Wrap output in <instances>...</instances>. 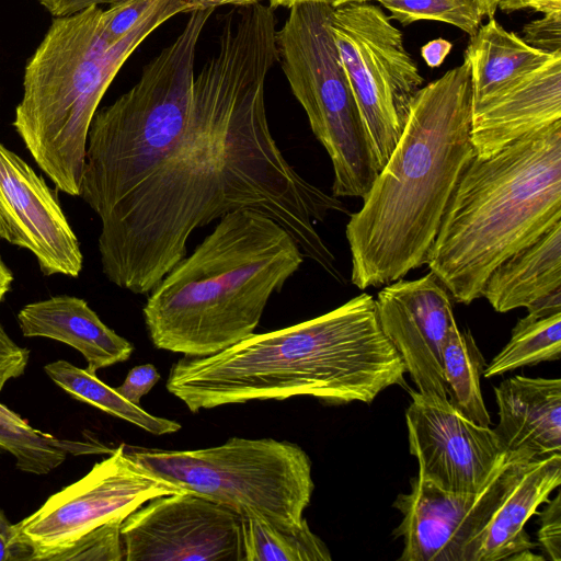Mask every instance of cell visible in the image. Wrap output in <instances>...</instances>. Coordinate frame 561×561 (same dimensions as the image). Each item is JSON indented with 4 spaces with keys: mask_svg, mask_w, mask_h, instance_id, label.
<instances>
[{
    "mask_svg": "<svg viewBox=\"0 0 561 561\" xmlns=\"http://www.w3.org/2000/svg\"><path fill=\"white\" fill-rule=\"evenodd\" d=\"M214 10L190 12L183 30L144 67L137 83L95 112L80 197L100 218L182 137L192 107L198 41Z\"/></svg>",
    "mask_w": 561,
    "mask_h": 561,
    "instance_id": "52a82bcc",
    "label": "cell"
},
{
    "mask_svg": "<svg viewBox=\"0 0 561 561\" xmlns=\"http://www.w3.org/2000/svg\"><path fill=\"white\" fill-rule=\"evenodd\" d=\"M552 54L529 46L516 33L490 18L470 36L463 54V60L470 68L472 111L540 66Z\"/></svg>",
    "mask_w": 561,
    "mask_h": 561,
    "instance_id": "7402d4cb",
    "label": "cell"
},
{
    "mask_svg": "<svg viewBox=\"0 0 561 561\" xmlns=\"http://www.w3.org/2000/svg\"><path fill=\"white\" fill-rule=\"evenodd\" d=\"M499 423L492 430L505 453L540 459L561 454L560 378L514 376L494 387Z\"/></svg>",
    "mask_w": 561,
    "mask_h": 561,
    "instance_id": "ac0fdd59",
    "label": "cell"
},
{
    "mask_svg": "<svg viewBox=\"0 0 561 561\" xmlns=\"http://www.w3.org/2000/svg\"><path fill=\"white\" fill-rule=\"evenodd\" d=\"M199 9L203 8H216L222 4H233L241 7H249L260 3L261 0H192Z\"/></svg>",
    "mask_w": 561,
    "mask_h": 561,
    "instance_id": "f35d334b",
    "label": "cell"
},
{
    "mask_svg": "<svg viewBox=\"0 0 561 561\" xmlns=\"http://www.w3.org/2000/svg\"><path fill=\"white\" fill-rule=\"evenodd\" d=\"M0 238L32 252L46 276L78 277L79 241L45 180L0 142Z\"/></svg>",
    "mask_w": 561,
    "mask_h": 561,
    "instance_id": "9a60e30c",
    "label": "cell"
},
{
    "mask_svg": "<svg viewBox=\"0 0 561 561\" xmlns=\"http://www.w3.org/2000/svg\"><path fill=\"white\" fill-rule=\"evenodd\" d=\"M244 561H330L325 543L306 519L282 527L256 516H241Z\"/></svg>",
    "mask_w": 561,
    "mask_h": 561,
    "instance_id": "d4e9b609",
    "label": "cell"
},
{
    "mask_svg": "<svg viewBox=\"0 0 561 561\" xmlns=\"http://www.w3.org/2000/svg\"><path fill=\"white\" fill-rule=\"evenodd\" d=\"M561 483V454L533 461L494 512L481 535L476 561L513 560L535 545L527 520Z\"/></svg>",
    "mask_w": 561,
    "mask_h": 561,
    "instance_id": "ffe728a7",
    "label": "cell"
},
{
    "mask_svg": "<svg viewBox=\"0 0 561 561\" xmlns=\"http://www.w3.org/2000/svg\"><path fill=\"white\" fill-rule=\"evenodd\" d=\"M538 459L505 453L492 479L479 492H449L416 476L410 492L397 496L402 514L394 530L403 538L400 561H476L481 535L494 512L528 466Z\"/></svg>",
    "mask_w": 561,
    "mask_h": 561,
    "instance_id": "7c38bea8",
    "label": "cell"
},
{
    "mask_svg": "<svg viewBox=\"0 0 561 561\" xmlns=\"http://www.w3.org/2000/svg\"><path fill=\"white\" fill-rule=\"evenodd\" d=\"M121 539L124 561H244L241 516L188 491L139 506Z\"/></svg>",
    "mask_w": 561,
    "mask_h": 561,
    "instance_id": "4fadbf2b",
    "label": "cell"
},
{
    "mask_svg": "<svg viewBox=\"0 0 561 561\" xmlns=\"http://www.w3.org/2000/svg\"><path fill=\"white\" fill-rule=\"evenodd\" d=\"M561 356V312L518 320L507 344L484 367L483 377L491 378L524 366L558 360Z\"/></svg>",
    "mask_w": 561,
    "mask_h": 561,
    "instance_id": "484cf974",
    "label": "cell"
},
{
    "mask_svg": "<svg viewBox=\"0 0 561 561\" xmlns=\"http://www.w3.org/2000/svg\"><path fill=\"white\" fill-rule=\"evenodd\" d=\"M304 257L274 219L252 209L224 215L150 291L142 313L151 342L191 357L241 342L254 333L271 296Z\"/></svg>",
    "mask_w": 561,
    "mask_h": 561,
    "instance_id": "277c9868",
    "label": "cell"
},
{
    "mask_svg": "<svg viewBox=\"0 0 561 561\" xmlns=\"http://www.w3.org/2000/svg\"><path fill=\"white\" fill-rule=\"evenodd\" d=\"M403 362L379 324L373 296L291 327L251 334L209 356L171 367L168 391L191 412L252 400L313 397L327 404L370 403L404 383Z\"/></svg>",
    "mask_w": 561,
    "mask_h": 561,
    "instance_id": "7a4b0ae2",
    "label": "cell"
},
{
    "mask_svg": "<svg viewBox=\"0 0 561 561\" xmlns=\"http://www.w3.org/2000/svg\"><path fill=\"white\" fill-rule=\"evenodd\" d=\"M497 9L506 14L519 10H533L546 15L561 13V0H501Z\"/></svg>",
    "mask_w": 561,
    "mask_h": 561,
    "instance_id": "836d02e7",
    "label": "cell"
},
{
    "mask_svg": "<svg viewBox=\"0 0 561 561\" xmlns=\"http://www.w3.org/2000/svg\"><path fill=\"white\" fill-rule=\"evenodd\" d=\"M410 394L405 420L417 476L445 491L479 492L505 459L493 431L466 419L448 399Z\"/></svg>",
    "mask_w": 561,
    "mask_h": 561,
    "instance_id": "5bb4252c",
    "label": "cell"
},
{
    "mask_svg": "<svg viewBox=\"0 0 561 561\" xmlns=\"http://www.w3.org/2000/svg\"><path fill=\"white\" fill-rule=\"evenodd\" d=\"M13 282V274L11 270L3 262L0 254V302L3 300L4 296L10 291L11 284Z\"/></svg>",
    "mask_w": 561,
    "mask_h": 561,
    "instance_id": "ab89813d",
    "label": "cell"
},
{
    "mask_svg": "<svg viewBox=\"0 0 561 561\" xmlns=\"http://www.w3.org/2000/svg\"><path fill=\"white\" fill-rule=\"evenodd\" d=\"M560 221L561 121L471 160L425 264L457 302L469 305L496 266Z\"/></svg>",
    "mask_w": 561,
    "mask_h": 561,
    "instance_id": "5b68a950",
    "label": "cell"
},
{
    "mask_svg": "<svg viewBox=\"0 0 561 561\" xmlns=\"http://www.w3.org/2000/svg\"><path fill=\"white\" fill-rule=\"evenodd\" d=\"M159 379L160 375L153 365H138L130 369L124 382L115 390L129 402L139 405L140 399L153 388Z\"/></svg>",
    "mask_w": 561,
    "mask_h": 561,
    "instance_id": "1f68e13d",
    "label": "cell"
},
{
    "mask_svg": "<svg viewBox=\"0 0 561 561\" xmlns=\"http://www.w3.org/2000/svg\"><path fill=\"white\" fill-rule=\"evenodd\" d=\"M451 43L444 38L427 42L421 47V56L431 68L439 67L451 50Z\"/></svg>",
    "mask_w": 561,
    "mask_h": 561,
    "instance_id": "d590c367",
    "label": "cell"
},
{
    "mask_svg": "<svg viewBox=\"0 0 561 561\" xmlns=\"http://www.w3.org/2000/svg\"><path fill=\"white\" fill-rule=\"evenodd\" d=\"M330 27L379 172L403 133L423 77L381 7L334 8Z\"/></svg>",
    "mask_w": 561,
    "mask_h": 561,
    "instance_id": "8fae6325",
    "label": "cell"
},
{
    "mask_svg": "<svg viewBox=\"0 0 561 561\" xmlns=\"http://www.w3.org/2000/svg\"><path fill=\"white\" fill-rule=\"evenodd\" d=\"M561 289V221L516 252L488 277L482 289L497 312L529 307Z\"/></svg>",
    "mask_w": 561,
    "mask_h": 561,
    "instance_id": "44dd1931",
    "label": "cell"
},
{
    "mask_svg": "<svg viewBox=\"0 0 561 561\" xmlns=\"http://www.w3.org/2000/svg\"><path fill=\"white\" fill-rule=\"evenodd\" d=\"M334 8L301 3L276 32L278 62L333 167L335 197H360L378 174L371 145L331 33Z\"/></svg>",
    "mask_w": 561,
    "mask_h": 561,
    "instance_id": "9c48e42d",
    "label": "cell"
},
{
    "mask_svg": "<svg viewBox=\"0 0 561 561\" xmlns=\"http://www.w3.org/2000/svg\"><path fill=\"white\" fill-rule=\"evenodd\" d=\"M33 551L0 508V561H32Z\"/></svg>",
    "mask_w": 561,
    "mask_h": 561,
    "instance_id": "d6a6232c",
    "label": "cell"
},
{
    "mask_svg": "<svg viewBox=\"0 0 561 561\" xmlns=\"http://www.w3.org/2000/svg\"><path fill=\"white\" fill-rule=\"evenodd\" d=\"M538 541L551 561H561V495L549 501L540 513Z\"/></svg>",
    "mask_w": 561,
    "mask_h": 561,
    "instance_id": "4dcf8cb0",
    "label": "cell"
},
{
    "mask_svg": "<svg viewBox=\"0 0 561 561\" xmlns=\"http://www.w3.org/2000/svg\"><path fill=\"white\" fill-rule=\"evenodd\" d=\"M391 20L407 26L416 21H439L472 36L483 19L476 0H376Z\"/></svg>",
    "mask_w": 561,
    "mask_h": 561,
    "instance_id": "83f0119b",
    "label": "cell"
},
{
    "mask_svg": "<svg viewBox=\"0 0 561 561\" xmlns=\"http://www.w3.org/2000/svg\"><path fill=\"white\" fill-rule=\"evenodd\" d=\"M501 0H476L483 16L494 18L497 4Z\"/></svg>",
    "mask_w": 561,
    "mask_h": 561,
    "instance_id": "60d3db41",
    "label": "cell"
},
{
    "mask_svg": "<svg viewBox=\"0 0 561 561\" xmlns=\"http://www.w3.org/2000/svg\"><path fill=\"white\" fill-rule=\"evenodd\" d=\"M70 444L35 428L28 432L0 428V456L10 453L16 468L27 473L50 472L65 461L68 451L93 454L95 450L92 443L72 447Z\"/></svg>",
    "mask_w": 561,
    "mask_h": 561,
    "instance_id": "4316f807",
    "label": "cell"
},
{
    "mask_svg": "<svg viewBox=\"0 0 561 561\" xmlns=\"http://www.w3.org/2000/svg\"><path fill=\"white\" fill-rule=\"evenodd\" d=\"M125 451L139 467L183 491L282 527L302 523L314 489L310 458L286 440L232 437L194 450L125 445Z\"/></svg>",
    "mask_w": 561,
    "mask_h": 561,
    "instance_id": "ba28073f",
    "label": "cell"
},
{
    "mask_svg": "<svg viewBox=\"0 0 561 561\" xmlns=\"http://www.w3.org/2000/svg\"><path fill=\"white\" fill-rule=\"evenodd\" d=\"M484 367L483 355L471 333L459 330L455 324L443 351L447 399L469 421L481 426H490V416L480 388V377Z\"/></svg>",
    "mask_w": 561,
    "mask_h": 561,
    "instance_id": "cb8c5ba5",
    "label": "cell"
},
{
    "mask_svg": "<svg viewBox=\"0 0 561 561\" xmlns=\"http://www.w3.org/2000/svg\"><path fill=\"white\" fill-rule=\"evenodd\" d=\"M371 0H268V7L275 10L276 8L284 7L290 9L294 5L301 3H323L332 8H339L354 2H370Z\"/></svg>",
    "mask_w": 561,
    "mask_h": 561,
    "instance_id": "74e56055",
    "label": "cell"
},
{
    "mask_svg": "<svg viewBox=\"0 0 561 561\" xmlns=\"http://www.w3.org/2000/svg\"><path fill=\"white\" fill-rule=\"evenodd\" d=\"M160 0H118L102 12V35L114 45L138 24Z\"/></svg>",
    "mask_w": 561,
    "mask_h": 561,
    "instance_id": "f1b7e54d",
    "label": "cell"
},
{
    "mask_svg": "<svg viewBox=\"0 0 561 561\" xmlns=\"http://www.w3.org/2000/svg\"><path fill=\"white\" fill-rule=\"evenodd\" d=\"M276 32L268 5L225 16L216 55L194 77L182 137L100 218L102 271L117 287L150 293L186 256L195 229L238 209L274 219L305 256L344 283L314 222L347 208L289 164L270 129L265 82L278 61Z\"/></svg>",
    "mask_w": 561,
    "mask_h": 561,
    "instance_id": "6da1fadb",
    "label": "cell"
},
{
    "mask_svg": "<svg viewBox=\"0 0 561 561\" xmlns=\"http://www.w3.org/2000/svg\"><path fill=\"white\" fill-rule=\"evenodd\" d=\"M561 121V51L472 111L474 157L486 159Z\"/></svg>",
    "mask_w": 561,
    "mask_h": 561,
    "instance_id": "e0dca14e",
    "label": "cell"
},
{
    "mask_svg": "<svg viewBox=\"0 0 561 561\" xmlns=\"http://www.w3.org/2000/svg\"><path fill=\"white\" fill-rule=\"evenodd\" d=\"M179 492L134 462L121 444L16 527L32 561H122L123 520L146 502Z\"/></svg>",
    "mask_w": 561,
    "mask_h": 561,
    "instance_id": "30bf717a",
    "label": "cell"
},
{
    "mask_svg": "<svg viewBox=\"0 0 561 561\" xmlns=\"http://www.w3.org/2000/svg\"><path fill=\"white\" fill-rule=\"evenodd\" d=\"M375 302L381 330L419 392L447 399L443 351L457 324L447 289L430 273L385 285Z\"/></svg>",
    "mask_w": 561,
    "mask_h": 561,
    "instance_id": "2e32d148",
    "label": "cell"
},
{
    "mask_svg": "<svg viewBox=\"0 0 561 561\" xmlns=\"http://www.w3.org/2000/svg\"><path fill=\"white\" fill-rule=\"evenodd\" d=\"M520 37L529 46L545 53L561 51V13L546 14L526 23Z\"/></svg>",
    "mask_w": 561,
    "mask_h": 561,
    "instance_id": "f546056e",
    "label": "cell"
},
{
    "mask_svg": "<svg viewBox=\"0 0 561 561\" xmlns=\"http://www.w3.org/2000/svg\"><path fill=\"white\" fill-rule=\"evenodd\" d=\"M18 323L26 337H47L79 351L87 369L101 368L127 360L134 346L110 329L81 298L59 295L25 305Z\"/></svg>",
    "mask_w": 561,
    "mask_h": 561,
    "instance_id": "d6986e66",
    "label": "cell"
},
{
    "mask_svg": "<svg viewBox=\"0 0 561 561\" xmlns=\"http://www.w3.org/2000/svg\"><path fill=\"white\" fill-rule=\"evenodd\" d=\"M194 10L192 0H160L112 46L99 5L54 18L25 66L12 125L58 191L80 196L89 128L125 61L165 21Z\"/></svg>",
    "mask_w": 561,
    "mask_h": 561,
    "instance_id": "8992f818",
    "label": "cell"
},
{
    "mask_svg": "<svg viewBox=\"0 0 561 561\" xmlns=\"http://www.w3.org/2000/svg\"><path fill=\"white\" fill-rule=\"evenodd\" d=\"M46 375L75 399L123 419L154 435L175 433L181 424L152 415L122 397L87 368L59 359L44 366Z\"/></svg>",
    "mask_w": 561,
    "mask_h": 561,
    "instance_id": "603a6c76",
    "label": "cell"
},
{
    "mask_svg": "<svg viewBox=\"0 0 561 561\" xmlns=\"http://www.w3.org/2000/svg\"><path fill=\"white\" fill-rule=\"evenodd\" d=\"M54 16H66L82 11L91 5L112 4L118 0H38Z\"/></svg>",
    "mask_w": 561,
    "mask_h": 561,
    "instance_id": "e575fe53",
    "label": "cell"
},
{
    "mask_svg": "<svg viewBox=\"0 0 561 561\" xmlns=\"http://www.w3.org/2000/svg\"><path fill=\"white\" fill-rule=\"evenodd\" d=\"M0 428L12 432H28L33 427L18 413L0 403Z\"/></svg>",
    "mask_w": 561,
    "mask_h": 561,
    "instance_id": "8d00e7d4",
    "label": "cell"
},
{
    "mask_svg": "<svg viewBox=\"0 0 561 561\" xmlns=\"http://www.w3.org/2000/svg\"><path fill=\"white\" fill-rule=\"evenodd\" d=\"M471 114L466 60L415 94L400 139L346 225L351 280L358 289L388 285L426 263L449 199L474 158Z\"/></svg>",
    "mask_w": 561,
    "mask_h": 561,
    "instance_id": "3957f363",
    "label": "cell"
}]
</instances>
